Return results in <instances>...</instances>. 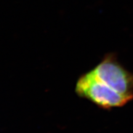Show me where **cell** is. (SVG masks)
Returning <instances> with one entry per match:
<instances>
[{
  "mask_svg": "<svg viewBox=\"0 0 133 133\" xmlns=\"http://www.w3.org/2000/svg\"><path fill=\"white\" fill-rule=\"evenodd\" d=\"M91 71L106 89L129 102L133 99V74L119 62L114 53L106 54Z\"/></svg>",
  "mask_w": 133,
  "mask_h": 133,
  "instance_id": "obj_1",
  "label": "cell"
},
{
  "mask_svg": "<svg viewBox=\"0 0 133 133\" xmlns=\"http://www.w3.org/2000/svg\"><path fill=\"white\" fill-rule=\"evenodd\" d=\"M75 92L78 97L90 101L102 109L121 107L129 102L126 98L104 87L91 70L79 76L76 83Z\"/></svg>",
  "mask_w": 133,
  "mask_h": 133,
  "instance_id": "obj_2",
  "label": "cell"
}]
</instances>
